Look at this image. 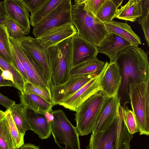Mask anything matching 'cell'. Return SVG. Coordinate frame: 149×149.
Returning a JSON list of instances; mask_svg holds the SVG:
<instances>
[{
	"label": "cell",
	"mask_w": 149,
	"mask_h": 149,
	"mask_svg": "<svg viewBox=\"0 0 149 149\" xmlns=\"http://www.w3.org/2000/svg\"><path fill=\"white\" fill-rule=\"evenodd\" d=\"M115 62L122 77L118 97L120 105L130 104L129 86L132 83L149 82V62L147 53L138 47L131 46L117 54Z\"/></svg>",
	"instance_id": "cell-1"
},
{
	"label": "cell",
	"mask_w": 149,
	"mask_h": 149,
	"mask_svg": "<svg viewBox=\"0 0 149 149\" xmlns=\"http://www.w3.org/2000/svg\"><path fill=\"white\" fill-rule=\"evenodd\" d=\"M83 1V0H75L72 5V22L77 34L97 47L107 32L104 23L84 9Z\"/></svg>",
	"instance_id": "cell-2"
},
{
	"label": "cell",
	"mask_w": 149,
	"mask_h": 149,
	"mask_svg": "<svg viewBox=\"0 0 149 149\" xmlns=\"http://www.w3.org/2000/svg\"><path fill=\"white\" fill-rule=\"evenodd\" d=\"M108 98L100 91L89 97L77 109L74 120L79 136L92 133L98 117Z\"/></svg>",
	"instance_id": "cell-3"
},
{
	"label": "cell",
	"mask_w": 149,
	"mask_h": 149,
	"mask_svg": "<svg viewBox=\"0 0 149 149\" xmlns=\"http://www.w3.org/2000/svg\"><path fill=\"white\" fill-rule=\"evenodd\" d=\"M149 82L132 83L129 86L130 104L140 135L149 134Z\"/></svg>",
	"instance_id": "cell-4"
},
{
	"label": "cell",
	"mask_w": 149,
	"mask_h": 149,
	"mask_svg": "<svg viewBox=\"0 0 149 149\" xmlns=\"http://www.w3.org/2000/svg\"><path fill=\"white\" fill-rule=\"evenodd\" d=\"M71 38L47 49L53 85L64 83L70 76Z\"/></svg>",
	"instance_id": "cell-5"
},
{
	"label": "cell",
	"mask_w": 149,
	"mask_h": 149,
	"mask_svg": "<svg viewBox=\"0 0 149 149\" xmlns=\"http://www.w3.org/2000/svg\"><path fill=\"white\" fill-rule=\"evenodd\" d=\"M50 113L54 116L50 124L51 134L55 143L61 148V144H64V149H81L76 127L72 125L64 111L57 109Z\"/></svg>",
	"instance_id": "cell-6"
},
{
	"label": "cell",
	"mask_w": 149,
	"mask_h": 149,
	"mask_svg": "<svg viewBox=\"0 0 149 149\" xmlns=\"http://www.w3.org/2000/svg\"><path fill=\"white\" fill-rule=\"evenodd\" d=\"M8 38L10 47L18 56L25 71L27 82L51 92V84L38 64L20 46L16 40L8 35Z\"/></svg>",
	"instance_id": "cell-7"
},
{
	"label": "cell",
	"mask_w": 149,
	"mask_h": 149,
	"mask_svg": "<svg viewBox=\"0 0 149 149\" xmlns=\"http://www.w3.org/2000/svg\"><path fill=\"white\" fill-rule=\"evenodd\" d=\"M71 0H63L47 16L33 27L32 33L37 38L48 30L68 23H72Z\"/></svg>",
	"instance_id": "cell-8"
},
{
	"label": "cell",
	"mask_w": 149,
	"mask_h": 149,
	"mask_svg": "<svg viewBox=\"0 0 149 149\" xmlns=\"http://www.w3.org/2000/svg\"><path fill=\"white\" fill-rule=\"evenodd\" d=\"M109 64L107 61L102 70L98 74L58 105H61L70 111H75L77 109L86 99L95 93L102 90L101 80Z\"/></svg>",
	"instance_id": "cell-9"
},
{
	"label": "cell",
	"mask_w": 149,
	"mask_h": 149,
	"mask_svg": "<svg viewBox=\"0 0 149 149\" xmlns=\"http://www.w3.org/2000/svg\"><path fill=\"white\" fill-rule=\"evenodd\" d=\"M20 46L38 64L53 86L47 50L38 42L36 38L24 36L16 40Z\"/></svg>",
	"instance_id": "cell-10"
},
{
	"label": "cell",
	"mask_w": 149,
	"mask_h": 149,
	"mask_svg": "<svg viewBox=\"0 0 149 149\" xmlns=\"http://www.w3.org/2000/svg\"><path fill=\"white\" fill-rule=\"evenodd\" d=\"M98 53L95 45L77 33L71 37L70 55L71 68L85 61L97 58Z\"/></svg>",
	"instance_id": "cell-11"
},
{
	"label": "cell",
	"mask_w": 149,
	"mask_h": 149,
	"mask_svg": "<svg viewBox=\"0 0 149 149\" xmlns=\"http://www.w3.org/2000/svg\"><path fill=\"white\" fill-rule=\"evenodd\" d=\"M95 76L93 74H88L70 76L64 83L58 85H53L51 88V92L53 106L58 105L72 95Z\"/></svg>",
	"instance_id": "cell-12"
},
{
	"label": "cell",
	"mask_w": 149,
	"mask_h": 149,
	"mask_svg": "<svg viewBox=\"0 0 149 149\" xmlns=\"http://www.w3.org/2000/svg\"><path fill=\"white\" fill-rule=\"evenodd\" d=\"M118 119V116L104 130L92 133L86 149H117Z\"/></svg>",
	"instance_id": "cell-13"
},
{
	"label": "cell",
	"mask_w": 149,
	"mask_h": 149,
	"mask_svg": "<svg viewBox=\"0 0 149 149\" xmlns=\"http://www.w3.org/2000/svg\"><path fill=\"white\" fill-rule=\"evenodd\" d=\"M3 3L7 17L22 28L26 35L29 34L30 15L22 0H5Z\"/></svg>",
	"instance_id": "cell-14"
},
{
	"label": "cell",
	"mask_w": 149,
	"mask_h": 149,
	"mask_svg": "<svg viewBox=\"0 0 149 149\" xmlns=\"http://www.w3.org/2000/svg\"><path fill=\"white\" fill-rule=\"evenodd\" d=\"M77 33L72 23H68L52 28L36 39L40 45L47 49Z\"/></svg>",
	"instance_id": "cell-15"
},
{
	"label": "cell",
	"mask_w": 149,
	"mask_h": 149,
	"mask_svg": "<svg viewBox=\"0 0 149 149\" xmlns=\"http://www.w3.org/2000/svg\"><path fill=\"white\" fill-rule=\"evenodd\" d=\"M132 46L128 41L112 33H107L97 47L98 52L107 55L110 58V64L114 63L117 53Z\"/></svg>",
	"instance_id": "cell-16"
},
{
	"label": "cell",
	"mask_w": 149,
	"mask_h": 149,
	"mask_svg": "<svg viewBox=\"0 0 149 149\" xmlns=\"http://www.w3.org/2000/svg\"><path fill=\"white\" fill-rule=\"evenodd\" d=\"M120 105L118 96L108 97L98 117L92 133L104 130L118 116Z\"/></svg>",
	"instance_id": "cell-17"
},
{
	"label": "cell",
	"mask_w": 149,
	"mask_h": 149,
	"mask_svg": "<svg viewBox=\"0 0 149 149\" xmlns=\"http://www.w3.org/2000/svg\"><path fill=\"white\" fill-rule=\"evenodd\" d=\"M121 80L122 77L117 63L115 61L109 63L101 80V91L108 97L118 96Z\"/></svg>",
	"instance_id": "cell-18"
},
{
	"label": "cell",
	"mask_w": 149,
	"mask_h": 149,
	"mask_svg": "<svg viewBox=\"0 0 149 149\" xmlns=\"http://www.w3.org/2000/svg\"><path fill=\"white\" fill-rule=\"evenodd\" d=\"M24 115L31 128L42 139L49 138L51 134L50 123L48 124L44 115L35 113L24 107Z\"/></svg>",
	"instance_id": "cell-19"
},
{
	"label": "cell",
	"mask_w": 149,
	"mask_h": 149,
	"mask_svg": "<svg viewBox=\"0 0 149 149\" xmlns=\"http://www.w3.org/2000/svg\"><path fill=\"white\" fill-rule=\"evenodd\" d=\"M21 103L25 107L35 113L44 115L45 113H51L54 106L45 99L36 95L26 91L19 93Z\"/></svg>",
	"instance_id": "cell-20"
},
{
	"label": "cell",
	"mask_w": 149,
	"mask_h": 149,
	"mask_svg": "<svg viewBox=\"0 0 149 149\" xmlns=\"http://www.w3.org/2000/svg\"><path fill=\"white\" fill-rule=\"evenodd\" d=\"M104 23L107 33L118 35L129 41L132 46L138 47L141 44L139 37L127 23L113 21Z\"/></svg>",
	"instance_id": "cell-21"
},
{
	"label": "cell",
	"mask_w": 149,
	"mask_h": 149,
	"mask_svg": "<svg viewBox=\"0 0 149 149\" xmlns=\"http://www.w3.org/2000/svg\"><path fill=\"white\" fill-rule=\"evenodd\" d=\"M105 63L97 58L83 62L71 69L70 76L93 74L96 75L102 70Z\"/></svg>",
	"instance_id": "cell-22"
},
{
	"label": "cell",
	"mask_w": 149,
	"mask_h": 149,
	"mask_svg": "<svg viewBox=\"0 0 149 149\" xmlns=\"http://www.w3.org/2000/svg\"><path fill=\"white\" fill-rule=\"evenodd\" d=\"M140 0H129L126 4L117 10L115 18L135 22L140 16Z\"/></svg>",
	"instance_id": "cell-23"
},
{
	"label": "cell",
	"mask_w": 149,
	"mask_h": 149,
	"mask_svg": "<svg viewBox=\"0 0 149 149\" xmlns=\"http://www.w3.org/2000/svg\"><path fill=\"white\" fill-rule=\"evenodd\" d=\"M24 106L21 103L15 104L9 109L14 123L20 133L24 135L31 128L24 115Z\"/></svg>",
	"instance_id": "cell-24"
},
{
	"label": "cell",
	"mask_w": 149,
	"mask_h": 149,
	"mask_svg": "<svg viewBox=\"0 0 149 149\" xmlns=\"http://www.w3.org/2000/svg\"><path fill=\"white\" fill-rule=\"evenodd\" d=\"M63 0H48L33 15L30 16V25L35 27L47 16Z\"/></svg>",
	"instance_id": "cell-25"
},
{
	"label": "cell",
	"mask_w": 149,
	"mask_h": 149,
	"mask_svg": "<svg viewBox=\"0 0 149 149\" xmlns=\"http://www.w3.org/2000/svg\"><path fill=\"white\" fill-rule=\"evenodd\" d=\"M7 122L10 134L16 149H18L24 144V136L22 134L15 125L10 109L5 111V116Z\"/></svg>",
	"instance_id": "cell-26"
},
{
	"label": "cell",
	"mask_w": 149,
	"mask_h": 149,
	"mask_svg": "<svg viewBox=\"0 0 149 149\" xmlns=\"http://www.w3.org/2000/svg\"><path fill=\"white\" fill-rule=\"evenodd\" d=\"M118 9L112 0H105L96 16L104 23L109 22L115 17Z\"/></svg>",
	"instance_id": "cell-27"
},
{
	"label": "cell",
	"mask_w": 149,
	"mask_h": 149,
	"mask_svg": "<svg viewBox=\"0 0 149 149\" xmlns=\"http://www.w3.org/2000/svg\"><path fill=\"white\" fill-rule=\"evenodd\" d=\"M0 56L14 66L8 35L4 26H0Z\"/></svg>",
	"instance_id": "cell-28"
},
{
	"label": "cell",
	"mask_w": 149,
	"mask_h": 149,
	"mask_svg": "<svg viewBox=\"0 0 149 149\" xmlns=\"http://www.w3.org/2000/svg\"><path fill=\"white\" fill-rule=\"evenodd\" d=\"M0 68L2 71L7 70L13 75L14 83L21 93L25 91V82L22 75L16 68L0 56Z\"/></svg>",
	"instance_id": "cell-29"
},
{
	"label": "cell",
	"mask_w": 149,
	"mask_h": 149,
	"mask_svg": "<svg viewBox=\"0 0 149 149\" xmlns=\"http://www.w3.org/2000/svg\"><path fill=\"white\" fill-rule=\"evenodd\" d=\"M0 149H16L5 116L0 119Z\"/></svg>",
	"instance_id": "cell-30"
},
{
	"label": "cell",
	"mask_w": 149,
	"mask_h": 149,
	"mask_svg": "<svg viewBox=\"0 0 149 149\" xmlns=\"http://www.w3.org/2000/svg\"><path fill=\"white\" fill-rule=\"evenodd\" d=\"M122 109L123 122L129 132L132 134L139 132L138 126L132 111L127 106L124 107L122 106Z\"/></svg>",
	"instance_id": "cell-31"
},
{
	"label": "cell",
	"mask_w": 149,
	"mask_h": 149,
	"mask_svg": "<svg viewBox=\"0 0 149 149\" xmlns=\"http://www.w3.org/2000/svg\"><path fill=\"white\" fill-rule=\"evenodd\" d=\"M25 91L39 96L47 102L52 104L51 93L47 90L39 87L27 82L25 84Z\"/></svg>",
	"instance_id": "cell-32"
},
{
	"label": "cell",
	"mask_w": 149,
	"mask_h": 149,
	"mask_svg": "<svg viewBox=\"0 0 149 149\" xmlns=\"http://www.w3.org/2000/svg\"><path fill=\"white\" fill-rule=\"evenodd\" d=\"M4 26L8 36L14 39L17 40L26 35L25 32L22 28L8 17Z\"/></svg>",
	"instance_id": "cell-33"
},
{
	"label": "cell",
	"mask_w": 149,
	"mask_h": 149,
	"mask_svg": "<svg viewBox=\"0 0 149 149\" xmlns=\"http://www.w3.org/2000/svg\"><path fill=\"white\" fill-rule=\"evenodd\" d=\"M105 0H83L84 8L94 15H96Z\"/></svg>",
	"instance_id": "cell-34"
},
{
	"label": "cell",
	"mask_w": 149,
	"mask_h": 149,
	"mask_svg": "<svg viewBox=\"0 0 149 149\" xmlns=\"http://www.w3.org/2000/svg\"><path fill=\"white\" fill-rule=\"evenodd\" d=\"M23 2L28 11L33 15L38 11L48 0H22Z\"/></svg>",
	"instance_id": "cell-35"
},
{
	"label": "cell",
	"mask_w": 149,
	"mask_h": 149,
	"mask_svg": "<svg viewBox=\"0 0 149 149\" xmlns=\"http://www.w3.org/2000/svg\"><path fill=\"white\" fill-rule=\"evenodd\" d=\"M10 47L13 65L20 73L26 83L28 81V78L25 71L18 56L12 48Z\"/></svg>",
	"instance_id": "cell-36"
},
{
	"label": "cell",
	"mask_w": 149,
	"mask_h": 149,
	"mask_svg": "<svg viewBox=\"0 0 149 149\" xmlns=\"http://www.w3.org/2000/svg\"><path fill=\"white\" fill-rule=\"evenodd\" d=\"M140 16L136 20L139 24H141L149 15V0H140Z\"/></svg>",
	"instance_id": "cell-37"
},
{
	"label": "cell",
	"mask_w": 149,
	"mask_h": 149,
	"mask_svg": "<svg viewBox=\"0 0 149 149\" xmlns=\"http://www.w3.org/2000/svg\"><path fill=\"white\" fill-rule=\"evenodd\" d=\"M133 135L126 134L121 138L117 149H130V142L133 138Z\"/></svg>",
	"instance_id": "cell-38"
},
{
	"label": "cell",
	"mask_w": 149,
	"mask_h": 149,
	"mask_svg": "<svg viewBox=\"0 0 149 149\" xmlns=\"http://www.w3.org/2000/svg\"><path fill=\"white\" fill-rule=\"evenodd\" d=\"M146 40L148 46H149V15L143 21L141 24Z\"/></svg>",
	"instance_id": "cell-39"
},
{
	"label": "cell",
	"mask_w": 149,
	"mask_h": 149,
	"mask_svg": "<svg viewBox=\"0 0 149 149\" xmlns=\"http://www.w3.org/2000/svg\"><path fill=\"white\" fill-rule=\"evenodd\" d=\"M0 104L8 109L15 103L14 101L4 96L0 93Z\"/></svg>",
	"instance_id": "cell-40"
},
{
	"label": "cell",
	"mask_w": 149,
	"mask_h": 149,
	"mask_svg": "<svg viewBox=\"0 0 149 149\" xmlns=\"http://www.w3.org/2000/svg\"><path fill=\"white\" fill-rule=\"evenodd\" d=\"M2 71L0 68V87L4 86H13L17 89V87L12 81L4 79L1 77Z\"/></svg>",
	"instance_id": "cell-41"
},
{
	"label": "cell",
	"mask_w": 149,
	"mask_h": 149,
	"mask_svg": "<svg viewBox=\"0 0 149 149\" xmlns=\"http://www.w3.org/2000/svg\"><path fill=\"white\" fill-rule=\"evenodd\" d=\"M1 77L4 79L10 81L14 83L13 75L9 71L7 70L3 71L1 74Z\"/></svg>",
	"instance_id": "cell-42"
},
{
	"label": "cell",
	"mask_w": 149,
	"mask_h": 149,
	"mask_svg": "<svg viewBox=\"0 0 149 149\" xmlns=\"http://www.w3.org/2000/svg\"><path fill=\"white\" fill-rule=\"evenodd\" d=\"M20 149H40L38 146L30 143H26L22 146Z\"/></svg>",
	"instance_id": "cell-43"
},
{
	"label": "cell",
	"mask_w": 149,
	"mask_h": 149,
	"mask_svg": "<svg viewBox=\"0 0 149 149\" xmlns=\"http://www.w3.org/2000/svg\"><path fill=\"white\" fill-rule=\"evenodd\" d=\"M44 115L48 124H49L53 120L54 116L50 113L46 112Z\"/></svg>",
	"instance_id": "cell-44"
},
{
	"label": "cell",
	"mask_w": 149,
	"mask_h": 149,
	"mask_svg": "<svg viewBox=\"0 0 149 149\" xmlns=\"http://www.w3.org/2000/svg\"><path fill=\"white\" fill-rule=\"evenodd\" d=\"M7 18V17L6 13L0 14V26H4Z\"/></svg>",
	"instance_id": "cell-45"
},
{
	"label": "cell",
	"mask_w": 149,
	"mask_h": 149,
	"mask_svg": "<svg viewBox=\"0 0 149 149\" xmlns=\"http://www.w3.org/2000/svg\"><path fill=\"white\" fill-rule=\"evenodd\" d=\"M117 9L121 5L122 3V0H112Z\"/></svg>",
	"instance_id": "cell-46"
},
{
	"label": "cell",
	"mask_w": 149,
	"mask_h": 149,
	"mask_svg": "<svg viewBox=\"0 0 149 149\" xmlns=\"http://www.w3.org/2000/svg\"><path fill=\"white\" fill-rule=\"evenodd\" d=\"M6 11L3 5V1H0V14H5Z\"/></svg>",
	"instance_id": "cell-47"
},
{
	"label": "cell",
	"mask_w": 149,
	"mask_h": 149,
	"mask_svg": "<svg viewBox=\"0 0 149 149\" xmlns=\"http://www.w3.org/2000/svg\"><path fill=\"white\" fill-rule=\"evenodd\" d=\"M5 115V111L0 110V119L3 118Z\"/></svg>",
	"instance_id": "cell-48"
}]
</instances>
